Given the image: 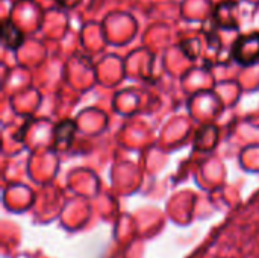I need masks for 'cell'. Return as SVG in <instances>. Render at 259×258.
Masks as SVG:
<instances>
[{
  "mask_svg": "<svg viewBox=\"0 0 259 258\" xmlns=\"http://www.w3.org/2000/svg\"><path fill=\"white\" fill-rule=\"evenodd\" d=\"M0 36H2L3 47L9 49V50H17L18 47H21V44L24 41V33L9 18L3 20V23L0 26Z\"/></svg>",
  "mask_w": 259,
  "mask_h": 258,
  "instance_id": "2",
  "label": "cell"
},
{
  "mask_svg": "<svg viewBox=\"0 0 259 258\" xmlns=\"http://www.w3.org/2000/svg\"><path fill=\"white\" fill-rule=\"evenodd\" d=\"M76 134V123L73 120H64L56 125L53 132L55 148L56 149H67L73 141Z\"/></svg>",
  "mask_w": 259,
  "mask_h": 258,
  "instance_id": "4",
  "label": "cell"
},
{
  "mask_svg": "<svg viewBox=\"0 0 259 258\" xmlns=\"http://www.w3.org/2000/svg\"><path fill=\"white\" fill-rule=\"evenodd\" d=\"M235 9H237V3H234V2H223L217 6L214 18H215L219 27H223V29H237L238 27Z\"/></svg>",
  "mask_w": 259,
  "mask_h": 258,
  "instance_id": "3",
  "label": "cell"
},
{
  "mask_svg": "<svg viewBox=\"0 0 259 258\" xmlns=\"http://www.w3.org/2000/svg\"><path fill=\"white\" fill-rule=\"evenodd\" d=\"M232 58L244 67L255 64L259 59V32L238 36L232 46Z\"/></svg>",
  "mask_w": 259,
  "mask_h": 258,
  "instance_id": "1",
  "label": "cell"
},
{
  "mask_svg": "<svg viewBox=\"0 0 259 258\" xmlns=\"http://www.w3.org/2000/svg\"><path fill=\"white\" fill-rule=\"evenodd\" d=\"M82 0H56V3L62 8H67V9H71L74 6H77Z\"/></svg>",
  "mask_w": 259,
  "mask_h": 258,
  "instance_id": "5",
  "label": "cell"
}]
</instances>
